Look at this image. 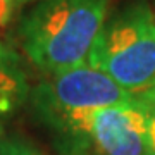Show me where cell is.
Instances as JSON below:
<instances>
[{
    "label": "cell",
    "instance_id": "52a82bcc",
    "mask_svg": "<svg viewBox=\"0 0 155 155\" xmlns=\"http://www.w3.org/2000/svg\"><path fill=\"white\" fill-rule=\"evenodd\" d=\"M140 100L143 102L145 112H147V119H148V131H150V143H152V150L155 155V88L150 91L138 95Z\"/></svg>",
    "mask_w": 155,
    "mask_h": 155
},
{
    "label": "cell",
    "instance_id": "6da1fadb",
    "mask_svg": "<svg viewBox=\"0 0 155 155\" xmlns=\"http://www.w3.org/2000/svg\"><path fill=\"white\" fill-rule=\"evenodd\" d=\"M107 19V0H40L19 24L31 64L54 76L86 64Z\"/></svg>",
    "mask_w": 155,
    "mask_h": 155
},
{
    "label": "cell",
    "instance_id": "3957f363",
    "mask_svg": "<svg viewBox=\"0 0 155 155\" xmlns=\"http://www.w3.org/2000/svg\"><path fill=\"white\" fill-rule=\"evenodd\" d=\"M86 64L131 95L155 88V12L145 0L129 2L105 19Z\"/></svg>",
    "mask_w": 155,
    "mask_h": 155
},
{
    "label": "cell",
    "instance_id": "277c9868",
    "mask_svg": "<svg viewBox=\"0 0 155 155\" xmlns=\"http://www.w3.org/2000/svg\"><path fill=\"white\" fill-rule=\"evenodd\" d=\"M64 155H153L140 97L90 112Z\"/></svg>",
    "mask_w": 155,
    "mask_h": 155
},
{
    "label": "cell",
    "instance_id": "8992f818",
    "mask_svg": "<svg viewBox=\"0 0 155 155\" xmlns=\"http://www.w3.org/2000/svg\"><path fill=\"white\" fill-rule=\"evenodd\" d=\"M0 155H43L26 140L16 134H0Z\"/></svg>",
    "mask_w": 155,
    "mask_h": 155
},
{
    "label": "cell",
    "instance_id": "5b68a950",
    "mask_svg": "<svg viewBox=\"0 0 155 155\" xmlns=\"http://www.w3.org/2000/svg\"><path fill=\"white\" fill-rule=\"evenodd\" d=\"M28 95L21 57L11 45L0 41V116L11 112Z\"/></svg>",
    "mask_w": 155,
    "mask_h": 155
},
{
    "label": "cell",
    "instance_id": "9c48e42d",
    "mask_svg": "<svg viewBox=\"0 0 155 155\" xmlns=\"http://www.w3.org/2000/svg\"><path fill=\"white\" fill-rule=\"evenodd\" d=\"M17 5H22V4H26V2H31V0H16Z\"/></svg>",
    "mask_w": 155,
    "mask_h": 155
},
{
    "label": "cell",
    "instance_id": "ba28073f",
    "mask_svg": "<svg viewBox=\"0 0 155 155\" xmlns=\"http://www.w3.org/2000/svg\"><path fill=\"white\" fill-rule=\"evenodd\" d=\"M16 7H17L16 0H0V29L9 22Z\"/></svg>",
    "mask_w": 155,
    "mask_h": 155
},
{
    "label": "cell",
    "instance_id": "7a4b0ae2",
    "mask_svg": "<svg viewBox=\"0 0 155 155\" xmlns=\"http://www.w3.org/2000/svg\"><path fill=\"white\" fill-rule=\"evenodd\" d=\"M133 97L105 72L81 64L50 76L31 91V105L61 155L74 140L90 112Z\"/></svg>",
    "mask_w": 155,
    "mask_h": 155
}]
</instances>
